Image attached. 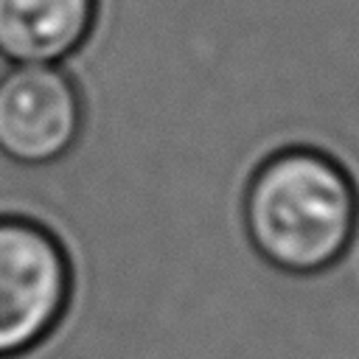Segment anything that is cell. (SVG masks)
Here are the masks:
<instances>
[{"label": "cell", "instance_id": "obj_2", "mask_svg": "<svg viewBox=\"0 0 359 359\" xmlns=\"http://www.w3.org/2000/svg\"><path fill=\"white\" fill-rule=\"evenodd\" d=\"M73 300V261L39 219L0 213V359L45 345Z\"/></svg>", "mask_w": 359, "mask_h": 359}, {"label": "cell", "instance_id": "obj_4", "mask_svg": "<svg viewBox=\"0 0 359 359\" xmlns=\"http://www.w3.org/2000/svg\"><path fill=\"white\" fill-rule=\"evenodd\" d=\"M98 0H0V59L8 65H62L84 48Z\"/></svg>", "mask_w": 359, "mask_h": 359}, {"label": "cell", "instance_id": "obj_3", "mask_svg": "<svg viewBox=\"0 0 359 359\" xmlns=\"http://www.w3.org/2000/svg\"><path fill=\"white\" fill-rule=\"evenodd\" d=\"M84 132V98L62 65H8L0 76V154L25 168L67 157Z\"/></svg>", "mask_w": 359, "mask_h": 359}, {"label": "cell", "instance_id": "obj_1", "mask_svg": "<svg viewBox=\"0 0 359 359\" xmlns=\"http://www.w3.org/2000/svg\"><path fill=\"white\" fill-rule=\"evenodd\" d=\"M359 222L348 171L323 151L286 149L261 163L244 194V227L255 252L292 275L323 272L342 258Z\"/></svg>", "mask_w": 359, "mask_h": 359}]
</instances>
